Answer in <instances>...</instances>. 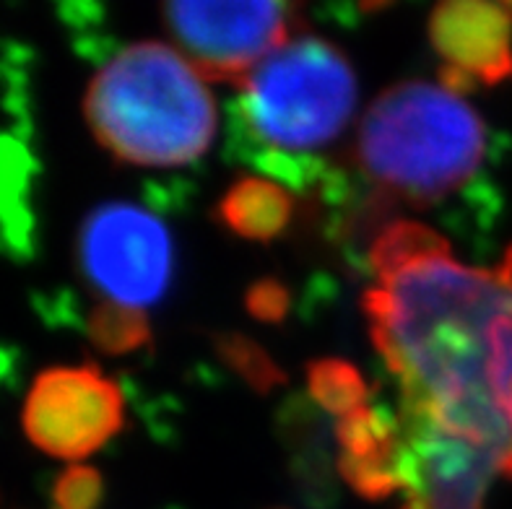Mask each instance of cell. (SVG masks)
<instances>
[{
  "instance_id": "cell-14",
  "label": "cell",
  "mask_w": 512,
  "mask_h": 509,
  "mask_svg": "<svg viewBox=\"0 0 512 509\" xmlns=\"http://www.w3.org/2000/svg\"><path fill=\"white\" fill-rule=\"evenodd\" d=\"M216 351H219L221 361L258 395H268L286 382L284 369L271 359L266 348L242 333H219Z\"/></svg>"
},
{
  "instance_id": "cell-17",
  "label": "cell",
  "mask_w": 512,
  "mask_h": 509,
  "mask_svg": "<svg viewBox=\"0 0 512 509\" xmlns=\"http://www.w3.org/2000/svg\"><path fill=\"white\" fill-rule=\"evenodd\" d=\"M245 307L260 323H281L289 315L292 294L276 278H260L247 289Z\"/></svg>"
},
{
  "instance_id": "cell-5",
  "label": "cell",
  "mask_w": 512,
  "mask_h": 509,
  "mask_svg": "<svg viewBox=\"0 0 512 509\" xmlns=\"http://www.w3.org/2000/svg\"><path fill=\"white\" fill-rule=\"evenodd\" d=\"M78 268L104 302L143 310L164 297L175 273V247L164 221L136 203H104L78 229Z\"/></svg>"
},
{
  "instance_id": "cell-15",
  "label": "cell",
  "mask_w": 512,
  "mask_h": 509,
  "mask_svg": "<svg viewBox=\"0 0 512 509\" xmlns=\"http://www.w3.org/2000/svg\"><path fill=\"white\" fill-rule=\"evenodd\" d=\"M401 437V421L388 416L380 408L362 406L336 421V439L341 455L362 458L393 445Z\"/></svg>"
},
{
  "instance_id": "cell-16",
  "label": "cell",
  "mask_w": 512,
  "mask_h": 509,
  "mask_svg": "<svg viewBox=\"0 0 512 509\" xmlns=\"http://www.w3.org/2000/svg\"><path fill=\"white\" fill-rule=\"evenodd\" d=\"M102 491V476L94 468L76 465L55 484V504L58 509H94L102 499Z\"/></svg>"
},
{
  "instance_id": "cell-10",
  "label": "cell",
  "mask_w": 512,
  "mask_h": 509,
  "mask_svg": "<svg viewBox=\"0 0 512 509\" xmlns=\"http://www.w3.org/2000/svg\"><path fill=\"white\" fill-rule=\"evenodd\" d=\"M219 221L229 232L253 242H271L286 232L294 198L286 185L266 177H240L219 200Z\"/></svg>"
},
{
  "instance_id": "cell-6",
  "label": "cell",
  "mask_w": 512,
  "mask_h": 509,
  "mask_svg": "<svg viewBox=\"0 0 512 509\" xmlns=\"http://www.w3.org/2000/svg\"><path fill=\"white\" fill-rule=\"evenodd\" d=\"M162 16L182 58L206 81L242 86L255 65L289 42L294 6L175 0L162 8Z\"/></svg>"
},
{
  "instance_id": "cell-2",
  "label": "cell",
  "mask_w": 512,
  "mask_h": 509,
  "mask_svg": "<svg viewBox=\"0 0 512 509\" xmlns=\"http://www.w3.org/2000/svg\"><path fill=\"white\" fill-rule=\"evenodd\" d=\"M86 123L104 151L133 167H182L216 138V102L180 50L136 42L91 78Z\"/></svg>"
},
{
  "instance_id": "cell-18",
  "label": "cell",
  "mask_w": 512,
  "mask_h": 509,
  "mask_svg": "<svg viewBox=\"0 0 512 509\" xmlns=\"http://www.w3.org/2000/svg\"><path fill=\"white\" fill-rule=\"evenodd\" d=\"M510 6H512V3H510Z\"/></svg>"
},
{
  "instance_id": "cell-4",
  "label": "cell",
  "mask_w": 512,
  "mask_h": 509,
  "mask_svg": "<svg viewBox=\"0 0 512 509\" xmlns=\"http://www.w3.org/2000/svg\"><path fill=\"white\" fill-rule=\"evenodd\" d=\"M240 123L255 164L273 177L302 185L299 154L323 149L349 125L357 107V76L336 45L318 37L289 39L242 81Z\"/></svg>"
},
{
  "instance_id": "cell-7",
  "label": "cell",
  "mask_w": 512,
  "mask_h": 509,
  "mask_svg": "<svg viewBox=\"0 0 512 509\" xmlns=\"http://www.w3.org/2000/svg\"><path fill=\"white\" fill-rule=\"evenodd\" d=\"M21 421L26 437L42 452L84 460L123 429L125 400L94 364L55 367L34 380Z\"/></svg>"
},
{
  "instance_id": "cell-11",
  "label": "cell",
  "mask_w": 512,
  "mask_h": 509,
  "mask_svg": "<svg viewBox=\"0 0 512 509\" xmlns=\"http://www.w3.org/2000/svg\"><path fill=\"white\" fill-rule=\"evenodd\" d=\"M307 387L312 400L338 419L367 406L370 398L362 372L344 359H318L307 364Z\"/></svg>"
},
{
  "instance_id": "cell-9",
  "label": "cell",
  "mask_w": 512,
  "mask_h": 509,
  "mask_svg": "<svg viewBox=\"0 0 512 509\" xmlns=\"http://www.w3.org/2000/svg\"><path fill=\"white\" fill-rule=\"evenodd\" d=\"M429 39L448 68L476 84L497 86L512 76V6L448 0L429 16Z\"/></svg>"
},
{
  "instance_id": "cell-12",
  "label": "cell",
  "mask_w": 512,
  "mask_h": 509,
  "mask_svg": "<svg viewBox=\"0 0 512 509\" xmlns=\"http://www.w3.org/2000/svg\"><path fill=\"white\" fill-rule=\"evenodd\" d=\"M338 473L364 499H388L403 489V434L383 450L351 458L341 455Z\"/></svg>"
},
{
  "instance_id": "cell-1",
  "label": "cell",
  "mask_w": 512,
  "mask_h": 509,
  "mask_svg": "<svg viewBox=\"0 0 512 509\" xmlns=\"http://www.w3.org/2000/svg\"><path fill=\"white\" fill-rule=\"evenodd\" d=\"M370 263L364 310L401 416L466 439L512 478V247L497 268H474L435 229L396 221Z\"/></svg>"
},
{
  "instance_id": "cell-3",
  "label": "cell",
  "mask_w": 512,
  "mask_h": 509,
  "mask_svg": "<svg viewBox=\"0 0 512 509\" xmlns=\"http://www.w3.org/2000/svg\"><path fill=\"white\" fill-rule=\"evenodd\" d=\"M487 151V123L463 97L429 81H403L367 107L354 154L372 185L429 206L474 180Z\"/></svg>"
},
{
  "instance_id": "cell-13",
  "label": "cell",
  "mask_w": 512,
  "mask_h": 509,
  "mask_svg": "<svg viewBox=\"0 0 512 509\" xmlns=\"http://www.w3.org/2000/svg\"><path fill=\"white\" fill-rule=\"evenodd\" d=\"M89 336L104 354L123 356L149 343L151 325L143 310L102 302L89 315Z\"/></svg>"
},
{
  "instance_id": "cell-8",
  "label": "cell",
  "mask_w": 512,
  "mask_h": 509,
  "mask_svg": "<svg viewBox=\"0 0 512 509\" xmlns=\"http://www.w3.org/2000/svg\"><path fill=\"white\" fill-rule=\"evenodd\" d=\"M398 421L406 491L401 509H484L492 476L500 473L487 452L427 421Z\"/></svg>"
}]
</instances>
